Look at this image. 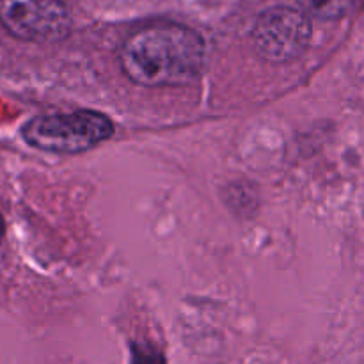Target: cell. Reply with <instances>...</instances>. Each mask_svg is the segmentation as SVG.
<instances>
[{
    "mask_svg": "<svg viewBox=\"0 0 364 364\" xmlns=\"http://www.w3.org/2000/svg\"><path fill=\"white\" fill-rule=\"evenodd\" d=\"M206 59L201 34L180 23H153L124 39L119 50L123 73L144 87H176L194 82Z\"/></svg>",
    "mask_w": 364,
    "mask_h": 364,
    "instance_id": "1",
    "label": "cell"
},
{
    "mask_svg": "<svg viewBox=\"0 0 364 364\" xmlns=\"http://www.w3.org/2000/svg\"><path fill=\"white\" fill-rule=\"evenodd\" d=\"M112 135L114 123L98 110L38 116L21 127V137L28 146L57 155L84 153Z\"/></svg>",
    "mask_w": 364,
    "mask_h": 364,
    "instance_id": "2",
    "label": "cell"
},
{
    "mask_svg": "<svg viewBox=\"0 0 364 364\" xmlns=\"http://www.w3.org/2000/svg\"><path fill=\"white\" fill-rule=\"evenodd\" d=\"M252 41L259 55L270 63L295 60L311 41L309 16L295 7H270L256 18Z\"/></svg>",
    "mask_w": 364,
    "mask_h": 364,
    "instance_id": "3",
    "label": "cell"
},
{
    "mask_svg": "<svg viewBox=\"0 0 364 364\" xmlns=\"http://www.w3.org/2000/svg\"><path fill=\"white\" fill-rule=\"evenodd\" d=\"M0 25L13 38L28 43H55L71 28L63 0H0Z\"/></svg>",
    "mask_w": 364,
    "mask_h": 364,
    "instance_id": "4",
    "label": "cell"
},
{
    "mask_svg": "<svg viewBox=\"0 0 364 364\" xmlns=\"http://www.w3.org/2000/svg\"><path fill=\"white\" fill-rule=\"evenodd\" d=\"M355 0H299L301 11L316 20H338L352 9Z\"/></svg>",
    "mask_w": 364,
    "mask_h": 364,
    "instance_id": "5",
    "label": "cell"
},
{
    "mask_svg": "<svg viewBox=\"0 0 364 364\" xmlns=\"http://www.w3.org/2000/svg\"><path fill=\"white\" fill-rule=\"evenodd\" d=\"M132 354H134V364H164L162 355L144 345H134Z\"/></svg>",
    "mask_w": 364,
    "mask_h": 364,
    "instance_id": "6",
    "label": "cell"
},
{
    "mask_svg": "<svg viewBox=\"0 0 364 364\" xmlns=\"http://www.w3.org/2000/svg\"><path fill=\"white\" fill-rule=\"evenodd\" d=\"M4 235H6V220H4L2 213H0V242H2Z\"/></svg>",
    "mask_w": 364,
    "mask_h": 364,
    "instance_id": "7",
    "label": "cell"
}]
</instances>
